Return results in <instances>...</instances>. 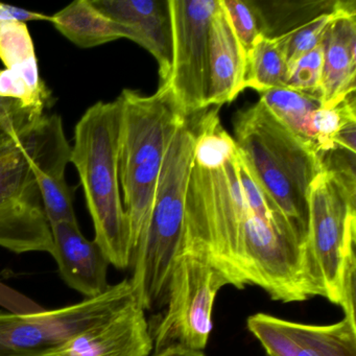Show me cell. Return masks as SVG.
<instances>
[{
	"instance_id": "6da1fadb",
	"label": "cell",
	"mask_w": 356,
	"mask_h": 356,
	"mask_svg": "<svg viewBox=\"0 0 356 356\" xmlns=\"http://www.w3.org/2000/svg\"><path fill=\"white\" fill-rule=\"evenodd\" d=\"M237 156L234 139L222 128L218 111L199 112L180 250L207 256L231 285L243 289L247 286L243 275V231L248 207Z\"/></svg>"
},
{
	"instance_id": "7a4b0ae2",
	"label": "cell",
	"mask_w": 356,
	"mask_h": 356,
	"mask_svg": "<svg viewBox=\"0 0 356 356\" xmlns=\"http://www.w3.org/2000/svg\"><path fill=\"white\" fill-rule=\"evenodd\" d=\"M70 153L62 118L56 114L30 120L0 145V247L15 254L51 253L37 175L65 170Z\"/></svg>"
},
{
	"instance_id": "3957f363",
	"label": "cell",
	"mask_w": 356,
	"mask_h": 356,
	"mask_svg": "<svg viewBox=\"0 0 356 356\" xmlns=\"http://www.w3.org/2000/svg\"><path fill=\"white\" fill-rule=\"evenodd\" d=\"M122 107L120 101L97 102L74 128L70 162L80 177L95 226V241L110 264L131 266L130 228L118 175Z\"/></svg>"
},
{
	"instance_id": "277c9868",
	"label": "cell",
	"mask_w": 356,
	"mask_h": 356,
	"mask_svg": "<svg viewBox=\"0 0 356 356\" xmlns=\"http://www.w3.org/2000/svg\"><path fill=\"white\" fill-rule=\"evenodd\" d=\"M118 99L122 107L118 175L133 257L149 226L168 143L186 116L165 86L149 97L124 89Z\"/></svg>"
},
{
	"instance_id": "5b68a950",
	"label": "cell",
	"mask_w": 356,
	"mask_h": 356,
	"mask_svg": "<svg viewBox=\"0 0 356 356\" xmlns=\"http://www.w3.org/2000/svg\"><path fill=\"white\" fill-rule=\"evenodd\" d=\"M197 115L186 116L170 138L156 188L147 232L131 261L129 279L143 309H152L166 296L175 258L184 228L185 200L193 164Z\"/></svg>"
},
{
	"instance_id": "8992f818",
	"label": "cell",
	"mask_w": 356,
	"mask_h": 356,
	"mask_svg": "<svg viewBox=\"0 0 356 356\" xmlns=\"http://www.w3.org/2000/svg\"><path fill=\"white\" fill-rule=\"evenodd\" d=\"M237 149L264 193L307 243L310 185L318 158L258 102L234 120Z\"/></svg>"
},
{
	"instance_id": "52a82bcc",
	"label": "cell",
	"mask_w": 356,
	"mask_h": 356,
	"mask_svg": "<svg viewBox=\"0 0 356 356\" xmlns=\"http://www.w3.org/2000/svg\"><path fill=\"white\" fill-rule=\"evenodd\" d=\"M307 249L327 300L355 321V170H322L308 195Z\"/></svg>"
},
{
	"instance_id": "ba28073f",
	"label": "cell",
	"mask_w": 356,
	"mask_h": 356,
	"mask_svg": "<svg viewBox=\"0 0 356 356\" xmlns=\"http://www.w3.org/2000/svg\"><path fill=\"white\" fill-rule=\"evenodd\" d=\"M228 277L199 252L180 250L168 279V308L151 330L155 351L179 345L204 351L213 328L212 312Z\"/></svg>"
},
{
	"instance_id": "9c48e42d",
	"label": "cell",
	"mask_w": 356,
	"mask_h": 356,
	"mask_svg": "<svg viewBox=\"0 0 356 356\" xmlns=\"http://www.w3.org/2000/svg\"><path fill=\"white\" fill-rule=\"evenodd\" d=\"M135 296L130 280L110 285L101 296L53 310L0 312V356H45L74 335L105 320Z\"/></svg>"
},
{
	"instance_id": "30bf717a",
	"label": "cell",
	"mask_w": 356,
	"mask_h": 356,
	"mask_svg": "<svg viewBox=\"0 0 356 356\" xmlns=\"http://www.w3.org/2000/svg\"><path fill=\"white\" fill-rule=\"evenodd\" d=\"M218 0H170L172 57L168 82L177 108L184 116L207 109L208 37Z\"/></svg>"
},
{
	"instance_id": "8fae6325",
	"label": "cell",
	"mask_w": 356,
	"mask_h": 356,
	"mask_svg": "<svg viewBox=\"0 0 356 356\" xmlns=\"http://www.w3.org/2000/svg\"><path fill=\"white\" fill-rule=\"evenodd\" d=\"M247 326L266 356H356V322L347 318L309 325L259 312L248 318Z\"/></svg>"
},
{
	"instance_id": "7c38bea8",
	"label": "cell",
	"mask_w": 356,
	"mask_h": 356,
	"mask_svg": "<svg viewBox=\"0 0 356 356\" xmlns=\"http://www.w3.org/2000/svg\"><path fill=\"white\" fill-rule=\"evenodd\" d=\"M151 326L137 298L45 356H149Z\"/></svg>"
},
{
	"instance_id": "4fadbf2b",
	"label": "cell",
	"mask_w": 356,
	"mask_h": 356,
	"mask_svg": "<svg viewBox=\"0 0 356 356\" xmlns=\"http://www.w3.org/2000/svg\"><path fill=\"white\" fill-rule=\"evenodd\" d=\"M107 17L128 29L130 40L147 49L159 65L160 85L168 82L172 57L170 0H92Z\"/></svg>"
},
{
	"instance_id": "5bb4252c",
	"label": "cell",
	"mask_w": 356,
	"mask_h": 356,
	"mask_svg": "<svg viewBox=\"0 0 356 356\" xmlns=\"http://www.w3.org/2000/svg\"><path fill=\"white\" fill-rule=\"evenodd\" d=\"M321 97L323 107L339 105L356 90L355 1H339L325 33Z\"/></svg>"
},
{
	"instance_id": "9a60e30c",
	"label": "cell",
	"mask_w": 356,
	"mask_h": 356,
	"mask_svg": "<svg viewBox=\"0 0 356 356\" xmlns=\"http://www.w3.org/2000/svg\"><path fill=\"white\" fill-rule=\"evenodd\" d=\"M51 226L53 251L60 276L85 299L99 297L109 289V261L95 239L89 241L74 222H55Z\"/></svg>"
},
{
	"instance_id": "2e32d148",
	"label": "cell",
	"mask_w": 356,
	"mask_h": 356,
	"mask_svg": "<svg viewBox=\"0 0 356 356\" xmlns=\"http://www.w3.org/2000/svg\"><path fill=\"white\" fill-rule=\"evenodd\" d=\"M208 66L207 108L230 103L245 90L247 57L220 0L210 22Z\"/></svg>"
},
{
	"instance_id": "e0dca14e",
	"label": "cell",
	"mask_w": 356,
	"mask_h": 356,
	"mask_svg": "<svg viewBox=\"0 0 356 356\" xmlns=\"http://www.w3.org/2000/svg\"><path fill=\"white\" fill-rule=\"evenodd\" d=\"M58 32L81 49H92L118 39H130L128 29L102 13L92 0H76L51 16Z\"/></svg>"
},
{
	"instance_id": "ac0fdd59",
	"label": "cell",
	"mask_w": 356,
	"mask_h": 356,
	"mask_svg": "<svg viewBox=\"0 0 356 356\" xmlns=\"http://www.w3.org/2000/svg\"><path fill=\"white\" fill-rule=\"evenodd\" d=\"M0 99H10L33 115H44L53 105L51 92L39 74L37 59L0 70Z\"/></svg>"
},
{
	"instance_id": "d6986e66",
	"label": "cell",
	"mask_w": 356,
	"mask_h": 356,
	"mask_svg": "<svg viewBox=\"0 0 356 356\" xmlns=\"http://www.w3.org/2000/svg\"><path fill=\"white\" fill-rule=\"evenodd\" d=\"M259 95L260 103L306 147V132L310 116L316 110L324 108L321 93L275 88L262 91Z\"/></svg>"
},
{
	"instance_id": "ffe728a7",
	"label": "cell",
	"mask_w": 356,
	"mask_h": 356,
	"mask_svg": "<svg viewBox=\"0 0 356 356\" xmlns=\"http://www.w3.org/2000/svg\"><path fill=\"white\" fill-rule=\"evenodd\" d=\"M262 35L274 39L299 28L320 14L331 12L337 1H300V3H257Z\"/></svg>"
},
{
	"instance_id": "44dd1931",
	"label": "cell",
	"mask_w": 356,
	"mask_h": 356,
	"mask_svg": "<svg viewBox=\"0 0 356 356\" xmlns=\"http://www.w3.org/2000/svg\"><path fill=\"white\" fill-rule=\"evenodd\" d=\"M289 65L275 39L261 36L247 59L245 88L258 92L285 88Z\"/></svg>"
},
{
	"instance_id": "7402d4cb",
	"label": "cell",
	"mask_w": 356,
	"mask_h": 356,
	"mask_svg": "<svg viewBox=\"0 0 356 356\" xmlns=\"http://www.w3.org/2000/svg\"><path fill=\"white\" fill-rule=\"evenodd\" d=\"M37 182L49 225L62 222L78 224L74 209L76 187L66 182L65 170H40Z\"/></svg>"
},
{
	"instance_id": "603a6c76",
	"label": "cell",
	"mask_w": 356,
	"mask_h": 356,
	"mask_svg": "<svg viewBox=\"0 0 356 356\" xmlns=\"http://www.w3.org/2000/svg\"><path fill=\"white\" fill-rule=\"evenodd\" d=\"M335 10L320 14L299 28L274 38L286 60L287 65L305 54L309 53L322 43L327 28L334 15Z\"/></svg>"
},
{
	"instance_id": "cb8c5ba5",
	"label": "cell",
	"mask_w": 356,
	"mask_h": 356,
	"mask_svg": "<svg viewBox=\"0 0 356 356\" xmlns=\"http://www.w3.org/2000/svg\"><path fill=\"white\" fill-rule=\"evenodd\" d=\"M220 3L248 59L258 39L264 36L257 7L254 1L243 0H220Z\"/></svg>"
},
{
	"instance_id": "d4e9b609",
	"label": "cell",
	"mask_w": 356,
	"mask_h": 356,
	"mask_svg": "<svg viewBox=\"0 0 356 356\" xmlns=\"http://www.w3.org/2000/svg\"><path fill=\"white\" fill-rule=\"evenodd\" d=\"M37 59L28 26L24 22H0V60L7 70Z\"/></svg>"
},
{
	"instance_id": "484cf974",
	"label": "cell",
	"mask_w": 356,
	"mask_h": 356,
	"mask_svg": "<svg viewBox=\"0 0 356 356\" xmlns=\"http://www.w3.org/2000/svg\"><path fill=\"white\" fill-rule=\"evenodd\" d=\"M322 70L323 44L321 43L316 49L289 64L285 88L308 93H321Z\"/></svg>"
},
{
	"instance_id": "4316f807",
	"label": "cell",
	"mask_w": 356,
	"mask_h": 356,
	"mask_svg": "<svg viewBox=\"0 0 356 356\" xmlns=\"http://www.w3.org/2000/svg\"><path fill=\"white\" fill-rule=\"evenodd\" d=\"M40 116L24 111L15 102L0 99V145L11 139L30 120Z\"/></svg>"
},
{
	"instance_id": "83f0119b",
	"label": "cell",
	"mask_w": 356,
	"mask_h": 356,
	"mask_svg": "<svg viewBox=\"0 0 356 356\" xmlns=\"http://www.w3.org/2000/svg\"><path fill=\"white\" fill-rule=\"evenodd\" d=\"M0 22H18L24 24L28 22H51V16L0 3Z\"/></svg>"
},
{
	"instance_id": "f1b7e54d",
	"label": "cell",
	"mask_w": 356,
	"mask_h": 356,
	"mask_svg": "<svg viewBox=\"0 0 356 356\" xmlns=\"http://www.w3.org/2000/svg\"><path fill=\"white\" fill-rule=\"evenodd\" d=\"M149 356H206L204 351H195L179 345L170 346L159 351L154 352Z\"/></svg>"
}]
</instances>
